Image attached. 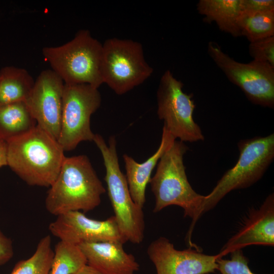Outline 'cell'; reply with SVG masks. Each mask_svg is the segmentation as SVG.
Returning a JSON list of instances; mask_svg holds the SVG:
<instances>
[{
	"label": "cell",
	"mask_w": 274,
	"mask_h": 274,
	"mask_svg": "<svg viewBox=\"0 0 274 274\" xmlns=\"http://www.w3.org/2000/svg\"><path fill=\"white\" fill-rule=\"evenodd\" d=\"M13 255L14 249L11 239L0 229V266L10 260Z\"/></svg>",
	"instance_id": "obj_26"
},
{
	"label": "cell",
	"mask_w": 274,
	"mask_h": 274,
	"mask_svg": "<svg viewBox=\"0 0 274 274\" xmlns=\"http://www.w3.org/2000/svg\"><path fill=\"white\" fill-rule=\"evenodd\" d=\"M35 80L25 69L6 66L0 71V105L26 102Z\"/></svg>",
	"instance_id": "obj_18"
},
{
	"label": "cell",
	"mask_w": 274,
	"mask_h": 274,
	"mask_svg": "<svg viewBox=\"0 0 274 274\" xmlns=\"http://www.w3.org/2000/svg\"><path fill=\"white\" fill-rule=\"evenodd\" d=\"M102 44L88 30H80L70 41L45 47L42 53L51 69L65 84H86L98 88L103 83L100 63Z\"/></svg>",
	"instance_id": "obj_4"
},
{
	"label": "cell",
	"mask_w": 274,
	"mask_h": 274,
	"mask_svg": "<svg viewBox=\"0 0 274 274\" xmlns=\"http://www.w3.org/2000/svg\"><path fill=\"white\" fill-rule=\"evenodd\" d=\"M76 274H102L97 269L88 264L84 266Z\"/></svg>",
	"instance_id": "obj_28"
},
{
	"label": "cell",
	"mask_w": 274,
	"mask_h": 274,
	"mask_svg": "<svg viewBox=\"0 0 274 274\" xmlns=\"http://www.w3.org/2000/svg\"><path fill=\"white\" fill-rule=\"evenodd\" d=\"M274 246V194H269L257 209L250 212L242 227L222 247L223 257L250 245Z\"/></svg>",
	"instance_id": "obj_14"
},
{
	"label": "cell",
	"mask_w": 274,
	"mask_h": 274,
	"mask_svg": "<svg viewBox=\"0 0 274 274\" xmlns=\"http://www.w3.org/2000/svg\"><path fill=\"white\" fill-rule=\"evenodd\" d=\"M236 164L227 170L208 195L203 215L213 209L228 193L248 188L264 175L274 159V133L241 140Z\"/></svg>",
	"instance_id": "obj_6"
},
{
	"label": "cell",
	"mask_w": 274,
	"mask_h": 274,
	"mask_svg": "<svg viewBox=\"0 0 274 274\" xmlns=\"http://www.w3.org/2000/svg\"><path fill=\"white\" fill-rule=\"evenodd\" d=\"M176 140L175 138L163 127L159 146L155 153L146 160L139 163L127 154L123 155L125 177L131 197L141 208H143L146 202V189L153 169L164 153Z\"/></svg>",
	"instance_id": "obj_16"
},
{
	"label": "cell",
	"mask_w": 274,
	"mask_h": 274,
	"mask_svg": "<svg viewBox=\"0 0 274 274\" xmlns=\"http://www.w3.org/2000/svg\"><path fill=\"white\" fill-rule=\"evenodd\" d=\"M123 244L107 241L77 246L84 255L87 264L102 274H135L140 265L132 254L124 250Z\"/></svg>",
	"instance_id": "obj_15"
},
{
	"label": "cell",
	"mask_w": 274,
	"mask_h": 274,
	"mask_svg": "<svg viewBox=\"0 0 274 274\" xmlns=\"http://www.w3.org/2000/svg\"><path fill=\"white\" fill-rule=\"evenodd\" d=\"M106 191L86 155L65 156L48 191L45 207L56 217L72 211L88 212L100 204Z\"/></svg>",
	"instance_id": "obj_2"
},
{
	"label": "cell",
	"mask_w": 274,
	"mask_h": 274,
	"mask_svg": "<svg viewBox=\"0 0 274 274\" xmlns=\"http://www.w3.org/2000/svg\"><path fill=\"white\" fill-rule=\"evenodd\" d=\"M249 52L253 60L266 62L274 67V36L251 42Z\"/></svg>",
	"instance_id": "obj_24"
},
{
	"label": "cell",
	"mask_w": 274,
	"mask_h": 274,
	"mask_svg": "<svg viewBox=\"0 0 274 274\" xmlns=\"http://www.w3.org/2000/svg\"><path fill=\"white\" fill-rule=\"evenodd\" d=\"M206 274H210V273H206Z\"/></svg>",
	"instance_id": "obj_29"
},
{
	"label": "cell",
	"mask_w": 274,
	"mask_h": 274,
	"mask_svg": "<svg viewBox=\"0 0 274 274\" xmlns=\"http://www.w3.org/2000/svg\"><path fill=\"white\" fill-rule=\"evenodd\" d=\"M241 12L274 11L273 0H240Z\"/></svg>",
	"instance_id": "obj_25"
},
{
	"label": "cell",
	"mask_w": 274,
	"mask_h": 274,
	"mask_svg": "<svg viewBox=\"0 0 274 274\" xmlns=\"http://www.w3.org/2000/svg\"><path fill=\"white\" fill-rule=\"evenodd\" d=\"M237 24L241 36L250 43L274 36V11L241 12Z\"/></svg>",
	"instance_id": "obj_20"
},
{
	"label": "cell",
	"mask_w": 274,
	"mask_h": 274,
	"mask_svg": "<svg viewBox=\"0 0 274 274\" xmlns=\"http://www.w3.org/2000/svg\"><path fill=\"white\" fill-rule=\"evenodd\" d=\"M197 10L207 22H215L221 30L235 37L241 36L237 24L240 0H200Z\"/></svg>",
	"instance_id": "obj_17"
},
{
	"label": "cell",
	"mask_w": 274,
	"mask_h": 274,
	"mask_svg": "<svg viewBox=\"0 0 274 274\" xmlns=\"http://www.w3.org/2000/svg\"><path fill=\"white\" fill-rule=\"evenodd\" d=\"M153 72L145 59L141 43L111 38L102 44V80L117 94H124L142 84Z\"/></svg>",
	"instance_id": "obj_7"
},
{
	"label": "cell",
	"mask_w": 274,
	"mask_h": 274,
	"mask_svg": "<svg viewBox=\"0 0 274 274\" xmlns=\"http://www.w3.org/2000/svg\"><path fill=\"white\" fill-rule=\"evenodd\" d=\"M64 83L52 70L41 72L26 101L37 125L57 141L61 126Z\"/></svg>",
	"instance_id": "obj_13"
},
{
	"label": "cell",
	"mask_w": 274,
	"mask_h": 274,
	"mask_svg": "<svg viewBox=\"0 0 274 274\" xmlns=\"http://www.w3.org/2000/svg\"><path fill=\"white\" fill-rule=\"evenodd\" d=\"M188 149L184 142L176 140L160 158L149 183L155 198L153 212L173 205L181 207L184 216L192 220L190 237L196 221L203 215L206 195L197 193L188 181L183 161Z\"/></svg>",
	"instance_id": "obj_3"
},
{
	"label": "cell",
	"mask_w": 274,
	"mask_h": 274,
	"mask_svg": "<svg viewBox=\"0 0 274 274\" xmlns=\"http://www.w3.org/2000/svg\"><path fill=\"white\" fill-rule=\"evenodd\" d=\"M87 264V260L77 245L60 241L56 245L49 274H76Z\"/></svg>",
	"instance_id": "obj_22"
},
{
	"label": "cell",
	"mask_w": 274,
	"mask_h": 274,
	"mask_svg": "<svg viewBox=\"0 0 274 274\" xmlns=\"http://www.w3.org/2000/svg\"><path fill=\"white\" fill-rule=\"evenodd\" d=\"M147 252L156 274L210 273L217 270V260L222 258L220 253L210 255L191 248L177 250L164 237L151 242Z\"/></svg>",
	"instance_id": "obj_12"
},
{
	"label": "cell",
	"mask_w": 274,
	"mask_h": 274,
	"mask_svg": "<svg viewBox=\"0 0 274 274\" xmlns=\"http://www.w3.org/2000/svg\"><path fill=\"white\" fill-rule=\"evenodd\" d=\"M230 254L229 259L219 258L217 260V270L221 274H255L250 270L249 260L242 249L234 250Z\"/></svg>",
	"instance_id": "obj_23"
},
{
	"label": "cell",
	"mask_w": 274,
	"mask_h": 274,
	"mask_svg": "<svg viewBox=\"0 0 274 274\" xmlns=\"http://www.w3.org/2000/svg\"><path fill=\"white\" fill-rule=\"evenodd\" d=\"M7 143V163L11 169L29 185L50 187L65 157L58 141L37 125Z\"/></svg>",
	"instance_id": "obj_1"
},
{
	"label": "cell",
	"mask_w": 274,
	"mask_h": 274,
	"mask_svg": "<svg viewBox=\"0 0 274 274\" xmlns=\"http://www.w3.org/2000/svg\"><path fill=\"white\" fill-rule=\"evenodd\" d=\"M183 85L170 71L163 73L157 91L158 117L176 139L184 143L202 141V130L193 118L192 95L184 92Z\"/></svg>",
	"instance_id": "obj_9"
},
{
	"label": "cell",
	"mask_w": 274,
	"mask_h": 274,
	"mask_svg": "<svg viewBox=\"0 0 274 274\" xmlns=\"http://www.w3.org/2000/svg\"><path fill=\"white\" fill-rule=\"evenodd\" d=\"M208 53L228 80L242 90L249 100L255 105L273 108V67L254 60L247 63L237 62L214 42L209 43Z\"/></svg>",
	"instance_id": "obj_10"
},
{
	"label": "cell",
	"mask_w": 274,
	"mask_h": 274,
	"mask_svg": "<svg viewBox=\"0 0 274 274\" xmlns=\"http://www.w3.org/2000/svg\"><path fill=\"white\" fill-rule=\"evenodd\" d=\"M54 256L49 235L42 237L29 258L18 262L10 274H49Z\"/></svg>",
	"instance_id": "obj_21"
},
{
	"label": "cell",
	"mask_w": 274,
	"mask_h": 274,
	"mask_svg": "<svg viewBox=\"0 0 274 274\" xmlns=\"http://www.w3.org/2000/svg\"><path fill=\"white\" fill-rule=\"evenodd\" d=\"M50 232L60 241L75 245L107 241L127 242L114 216L105 220L89 218L80 211L57 216L49 225Z\"/></svg>",
	"instance_id": "obj_11"
},
{
	"label": "cell",
	"mask_w": 274,
	"mask_h": 274,
	"mask_svg": "<svg viewBox=\"0 0 274 274\" xmlns=\"http://www.w3.org/2000/svg\"><path fill=\"white\" fill-rule=\"evenodd\" d=\"M98 88L86 84L64 85L60 130L57 141L64 151L83 141H93L90 118L101 105Z\"/></svg>",
	"instance_id": "obj_8"
},
{
	"label": "cell",
	"mask_w": 274,
	"mask_h": 274,
	"mask_svg": "<svg viewBox=\"0 0 274 274\" xmlns=\"http://www.w3.org/2000/svg\"><path fill=\"white\" fill-rule=\"evenodd\" d=\"M37 125L25 102L0 105V139L8 141L22 135Z\"/></svg>",
	"instance_id": "obj_19"
},
{
	"label": "cell",
	"mask_w": 274,
	"mask_h": 274,
	"mask_svg": "<svg viewBox=\"0 0 274 274\" xmlns=\"http://www.w3.org/2000/svg\"><path fill=\"white\" fill-rule=\"evenodd\" d=\"M99 150L106 168L104 180L119 228L127 241L141 244L144 238L145 222L143 208L133 200L127 180L120 169L115 136H111L107 144L99 134L93 140Z\"/></svg>",
	"instance_id": "obj_5"
},
{
	"label": "cell",
	"mask_w": 274,
	"mask_h": 274,
	"mask_svg": "<svg viewBox=\"0 0 274 274\" xmlns=\"http://www.w3.org/2000/svg\"><path fill=\"white\" fill-rule=\"evenodd\" d=\"M7 143L0 139V167L8 165Z\"/></svg>",
	"instance_id": "obj_27"
}]
</instances>
